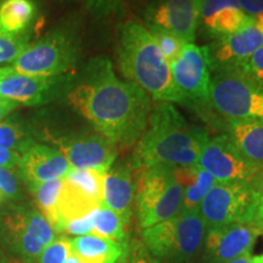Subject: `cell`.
Wrapping results in <instances>:
<instances>
[{
    "mask_svg": "<svg viewBox=\"0 0 263 263\" xmlns=\"http://www.w3.org/2000/svg\"><path fill=\"white\" fill-rule=\"evenodd\" d=\"M103 203L84 193L83 190L62 178V186L57 202V227L55 232H64L65 226L76 219L83 218L94 212Z\"/></svg>",
    "mask_w": 263,
    "mask_h": 263,
    "instance_id": "18",
    "label": "cell"
},
{
    "mask_svg": "<svg viewBox=\"0 0 263 263\" xmlns=\"http://www.w3.org/2000/svg\"><path fill=\"white\" fill-rule=\"evenodd\" d=\"M71 252V240L65 236L57 238L47 245L39 256V263H65Z\"/></svg>",
    "mask_w": 263,
    "mask_h": 263,
    "instance_id": "32",
    "label": "cell"
},
{
    "mask_svg": "<svg viewBox=\"0 0 263 263\" xmlns=\"http://www.w3.org/2000/svg\"><path fill=\"white\" fill-rule=\"evenodd\" d=\"M54 83V78L35 77L20 73L12 67H0V97L17 104H42Z\"/></svg>",
    "mask_w": 263,
    "mask_h": 263,
    "instance_id": "17",
    "label": "cell"
},
{
    "mask_svg": "<svg viewBox=\"0 0 263 263\" xmlns=\"http://www.w3.org/2000/svg\"><path fill=\"white\" fill-rule=\"evenodd\" d=\"M74 61L73 42L64 32L57 31L27 47L12 62V68L28 76L55 78L70 70Z\"/></svg>",
    "mask_w": 263,
    "mask_h": 263,
    "instance_id": "8",
    "label": "cell"
},
{
    "mask_svg": "<svg viewBox=\"0 0 263 263\" xmlns=\"http://www.w3.org/2000/svg\"><path fill=\"white\" fill-rule=\"evenodd\" d=\"M21 155L14 151L8 150H0V167H5V168H15L18 166Z\"/></svg>",
    "mask_w": 263,
    "mask_h": 263,
    "instance_id": "40",
    "label": "cell"
},
{
    "mask_svg": "<svg viewBox=\"0 0 263 263\" xmlns=\"http://www.w3.org/2000/svg\"><path fill=\"white\" fill-rule=\"evenodd\" d=\"M227 137L244 159L263 167V122L230 123Z\"/></svg>",
    "mask_w": 263,
    "mask_h": 263,
    "instance_id": "21",
    "label": "cell"
},
{
    "mask_svg": "<svg viewBox=\"0 0 263 263\" xmlns=\"http://www.w3.org/2000/svg\"><path fill=\"white\" fill-rule=\"evenodd\" d=\"M0 263H5V256L3 254L2 248H0Z\"/></svg>",
    "mask_w": 263,
    "mask_h": 263,
    "instance_id": "47",
    "label": "cell"
},
{
    "mask_svg": "<svg viewBox=\"0 0 263 263\" xmlns=\"http://www.w3.org/2000/svg\"><path fill=\"white\" fill-rule=\"evenodd\" d=\"M105 174L97 170H70L64 178L103 203Z\"/></svg>",
    "mask_w": 263,
    "mask_h": 263,
    "instance_id": "28",
    "label": "cell"
},
{
    "mask_svg": "<svg viewBox=\"0 0 263 263\" xmlns=\"http://www.w3.org/2000/svg\"><path fill=\"white\" fill-rule=\"evenodd\" d=\"M71 170H97L106 173L117 156V146L101 134H88L57 140Z\"/></svg>",
    "mask_w": 263,
    "mask_h": 263,
    "instance_id": "12",
    "label": "cell"
},
{
    "mask_svg": "<svg viewBox=\"0 0 263 263\" xmlns=\"http://www.w3.org/2000/svg\"><path fill=\"white\" fill-rule=\"evenodd\" d=\"M250 224L256 227L259 232L263 233V180L259 185L257 196H256L254 212H252Z\"/></svg>",
    "mask_w": 263,
    "mask_h": 263,
    "instance_id": "37",
    "label": "cell"
},
{
    "mask_svg": "<svg viewBox=\"0 0 263 263\" xmlns=\"http://www.w3.org/2000/svg\"><path fill=\"white\" fill-rule=\"evenodd\" d=\"M4 227L15 251L27 263L37 262L45 246L8 217L4 219Z\"/></svg>",
    "mask_w": 263,
    "mask_h": 263,
    "instance_id": "27",
    "label": "cell"
},
{
    "mask_svg": "<svg viewBox=\"0 0 263 263\" xmlns=\"http://www.w3.org/2000/svg\"><path fill=\"white\" fill-rule=\"evenodd\" d=\"M65 263H82L80 261V258L77 257L74 254H72V252H70V255L67 256V258H66Z\"/></svg>",
    "mask_w": 263,
    "mask_h": 263,
    "instance_id": "44",
    "label": "cell"
},
{
    "mask_svg": "<svg viewBox=\"0 0 263 263\" xmlns=\"http://www.w3.org/2000/svg\"><path fill=\"white\" fill-rule=\"evenodd\" d=\"M147 29H149L151 35L155 39L157 45H159L161 51H162V54L168 62L173 61L174 59L178 57L183 48L188 44L182 38H179L178 35L173 34L168 31H164V29L157 27V26L149 25Z\"/></svg>",
    "mask_w": 263,
    "mask_h": 263,
    "instance_id": "30",
    "label": "cell"
},
{
    "mask_svg": "<svg viewBox=\"0 0 263 263\" xmlns=\"http://www.w3.org/2000/svg\"><path fill=\"white\" fill-rule=\"evenodd\" d=\"M240 9L250 17L263 14V0H238Z\"/></svg>",
    "mask_w": 263,
    "mask_h": 263,
    "instance_id": "39",
    "label": "cell"
},
{
    "mask_svg": "<svg viewBox=\"0 0 263 263\" xmlns=\"http://www.w3.org/2000/svg\"><path fill=\"white\" fill-rule=\"evenodd\" d=\"M5 200H6V197H5V195L4 194H3V192L2 190H0V206L3 205V203L5 202Z\"/></svg>",
    "mask_w": 263,
    "mask_h": 263,
    "instance_id": "46",
    "label": "cell"
},
{
    "mask_svg": "<svg viewBox=\"0 0 263 263\" xmlns=\"http://www.w3.org/2000/svg\"><path fill=\"white\" fill-rule=\"evenodd\" d=\"M28 47V35H11L0 29V65L12 64Z\"/></svg>",
    "mask_w": 263,
    "mask_h": 263,
    "instance_id": "31",
    "label": "cell"
},
{
    "mask_svg": "<svg viewBox=\"0 0 263 263\" xmlns=\"http://www.w3.org/2000/svg\"><path fill=\"white\" fill-rule=\"evenodd\" d=\"M252 257L254 256L251 255V252H246V254L239 256V257L230 259V261L226 263H252Z\"/></svg>",
    "mask_w": 263,
    "mask_h": 263,
    "instance_id": "42",
    "label": "cell"
},
{
    "mask_svg": "<svg viewBox=\"0 0 263 263\" xmlns=\"http://www.w3.org/2000/svg\"><path fill=\"white\" fill-rule=\"evenodd\" d=\"M126 227L127 223L122 217L106 206L101 205L94 211L91 234L123 242L128 240Z\"/></svg>",
    "mask_w": 263,
    "mask_h": 263,
    "instance_id": "25",
    "label": "cell"
},
{
    "mask_svg": "<svg viewBox=\"0 0 263 263\" xmlns=\"http://www.w3.org/2000/svg\"><path fill=\"white\" fill-rule=\"evenodd\" d=\"M67 99L99 134L116 146L128 147L138 143L151 114L150 98L137 85L120 80L106 59L89 64L83 80Z\"/></svg>",
    "mask_w": 263,
    "mask_h": 263,
    "instance_id": "1",
    "label": "cell"
},
{
    "mask_svg": "<svg viewBox=\"0 0 263 263\" xmlns=\"http://www.w3.org/2000/svg\"><path fill=\"white\" fill-rule=\"evenodd\" d=\"M0 227H2V224H0Z\"/></svg>",
    "mask_w": 263,
    "mask_h": 263,
    "instance_id": "48",
    "label": "cell"
},
{
    "mask_svg": "<svg viewBox=\"0 0 263 263\" xmlns=\"http://www.w3.org/2000/svg\"><path fill=\"white\" fill-rule=\"evenodd\" d=\"M116 263H160L159 259L150 254L143 242L128 240L121 257Z\"/></svg>",
    "mask_w": 263,
    "mask_h": 263,
    "instance_id": "33",
    "label": "cell"
},
{
    "mask_svg": "<svg viewBox=\"0 0 263 263\" xmlns=\"http://www.w3.org/2000/svg\"><path fill=\"white\" fill-rule=\"evenodd\" d=\"M207 139L206 132L190 126L172 104L159 103L138 140L133 167L144 171L155 166H194Z\"/></svg>",
    "mask_w": 263,
    "mask_h": 263,
    "instance_id": "2",
    "label": "cell"
},
{
    "mask_svg": "<svg viewBox=\"0 0 263 263\" xmlns=\"http://www.w3.org/2000/svg\"><path fill=\"white\" fill-rule=\"evenodd\" d=\"M120 0H87L89 10L98 15H105L117 8Z\"/></svg>",
    "mask_w": 263,
    "mask_h": 263,
    "instance_id": "38",
    "label": "cell"
},
{
    "mask_svg": "<svg viewBox=\"0 0 263 263\" xmlns=\"http://www.w3.org/2000/svg\"><path fill=\"white\" fill-rule=\"evenodd\" d=\"M240 8H224L210 17L202 20L203 26L215 37L223 38L238 32L252 21Z\"/></svg>",
    "mask_w": 263,
    "mask_h": 263,
    "instance_id": "24",
    "label": "cell"
},
{
    "mask_svg": "<svg viewBox=\"0 0 263 263\" xmlns=\"http://www.w3.org/2000/svg\"><path fill=\"white\" fill-rule=\"evenodd\" d=\"M196 164L211 174L217 183H251L263 179V167L240 155L227 134L209 138Z\"/></svg>",
    "mask_w": 263,
    "mask_h": 263,
    "instance_id": "9",
    "label": "cell"
},
{
    "mask_svg": "<svg viewBox=\"0 0 263 263\" xmlns=\"http://www.w3.org/2000/svg\"><path fill=\"white\" fill-rule=\"evenodd\" d=\"M34 145L28 133L18 123L5 121L0 123V150L14 151L20 155Z\"/></svg>",
    "mask_w": 263,
    "mask_h": 263,
    "instance_id": "29",
    "label": "cell"
},
{
    "mask_svg": "<svg viewBox=\"0 0 263 263\" xmlns=\"http://www.w3.org/2000/svg\"><path fill=\"white\" fill-rule=\"evenodd\" d=\"M17 106L18 104L15 103V101L0 97V123H2V121L4 120L10 112H12Z\"/></svg>",
    "mask_w": 263,
    "mask_h": 263,
    "instance_id": "41",
    "label": "cell"
},
{
    "mask_svg": "<svg viewBox=\"0 0 263 263\" xmlns=\"http://www.w3.org/2000/svg\"><path fill=\"white\" fill-rule=\"evenodd\" d=\"M0 190L6 200H18L21 197L18 178L12 170L0 167Z\"/></svg>",
    "mask_w": 263,
    "mask_h": 263,
    "instance_id": "34",
    "label": "cell"
},
{
    "mask_svg": "<svg viewBox=\"0 0 263 263\" xmlns=\"http://www.w3.org/2000/svg\"><path fill=\"white\" fill-rule=\"evenodd\" d=\"M174 173L183 189L182 212L197 211L203 197L217 183L216 179L197 164L174 168Z\"/></svg>",
    "mask_w": 263,
    "mask_h": 263,
    "instance_id": "20",
    "label": "cell"
},
{
    "mask_svg": "<svg viewBox=\"0 0 263 263\" xmlns=\"http://www.w3.org/2000/svg\"><path fill=\"white\" fill-rule=\"evenodd\" d=\"M240 70L263 87V45L246 60Z\"/></svg>",
    "mask_w": 263,
    "mask_h": 263,
    "instance_id": "35",
    "label": "cell"
},
{
    "mask_svg": "<svg viewBox=\"0 0 263 263\" xmlns=\"http://www.w3.org/2000/svg\"><path fill=\"white\" fill-rule=\"evenodd\" d=\"M22 179L28 185L64 178L70 163L59 149L34 144L21 155L18 163Z\"/></svg>",
    "mask_w": 263,
    "mask_h": 263,
    "instance_id": "15",
    "label": "cell"
},
{
    "mask_svg": "<svg viewBox=\"0 0 263 263\" xmlns=\"http://www.w3.org/2000/svg\"><path fill=\"white\" fill-rule=\"evenodd\" d=\"M206 226L199 212H180L143 229V244L157 259L186 263L202 249Z\"/></svg>",
    "mask_w": 263,
    "mask_h": 263,
    "instance_id": "5",
    "label": "cell"
},
{
    "mask_svg": "<svg viewBox=\"0 0 263 263\" xmlns=\"http://www.w3.org/2000/svg\"><path fill=\"white\" fill-rule=\"evenodd\" d=\"M262 180L216 183L197 209L206 229L230 223L250 224Z\"/></svg>",
    "mask_w": 263,
    "mask_h": 263,
    "instance_id": "7",
    "label": "cell"
},
{
    "mask_svg": "<svg viewBox=\"0 0 263 263\" xmlns=\"http://www.w3.org/2000/svg\"><path fill=\"white\" fill-rule=\"evenodd\" d=\"M93 219L94 212H91L88 216L83 217V218L76 219V221L67 223V224L65 226L64 232H67L68 234L77 236L91 234V232H93Z\"/></svg>",
    "mask_w": 263,
    "mask_h": 263,
    "instance_id": "36",
    "label": "cell"
},
{
    "mask_svg": "<svg viewBox=\"0 0 263 263\" xmlns=\"http://www.w3.org/2000/svg\"><path fill=\"white\" fill-rule=\"evenodd\" d=\"M203 0H162L150 9L149 25L178 35L184 42L195 41Z\"/></svg>",
    "mask_w": 263,
    "mask_h": 263,
    "instance_id": "13",
    "label": "cell"
},
{
    "mask_svg": "<svg viewBox=\"0 0 263 263\" xmlns=\"http://www.w3.org/2000/svg\"><path fill=\"white\" fill-rule=\"evenodd\" d=\"M37 12L33 0H2L0 29L11 35L25 34Z\"/></svg>",
    "mask_w": 263,
    "mask_h": 263,
    "instance_id": "22",
    "label": "cell"
},
{
    "mask_svg": "<svg viewBox=\"0 0 263 263\" xmlns=\"http://www.w3.org/2000/svg\"><path fill=\"white\" fill-rule=\"evenodd\" d=\"M117 59L124 80L150 99L159 103L186 101L174 84L170 62L145 26L136 21L121 25Z\"/></svg>",
    "mask_w": 263,
    "mask_h": 263,
    "instance_id": "3",
    "label": "cell"
},
{
    "mask_svg": "<svg viewBox=\"0 0 263 263\" xmlns=\"http://www.w3.org/2000/svg\"><path fill=\"white\" fill-rule=\"evenodd\" d=\"M209 91L211 106L229 123L263 122V87L240 68L213 70Z\"/></svg>",
    "mask_w": 263,
    "mask_h": 263,
    "instance_id": "4",
    "label": "cell"
},
{
    "mask_svg": "<svg viewBox=\"0 0 263 263\" xmlns=\"http://www.w3.org/2000/svg\"><path fill=\"white\" fill-rule=\"evenodd\" d=\"M176 87L185 100L207 101L211 82L209 49L188 43L180 54L170 62Z\"/></svg>",
    "mask_w": 263,
    "mask_h": 263,
    "instance_id": "10",
    "label": "cell"
},
{
    "mask_svg": "<svg viewBox=\"0 0 263 263\" xmlns=\"http://www.w3.org/2000/svg\"><path fill=\"white\" fill-rule=\"evenodd\" d=\"M183 189L173 167L155 166L144 170L137 194L138 221L149 228L182 212Z\"/></svg>",
    "mask_w": 263,
    "mask_h": 263,
    "instance_id": "6",
    "label": "cell"
},
{
    "mask_svg": "<svg viewBox=\"0 0 263 263\" xmlns=\"http://www.w3.org/2000/svg\"><path fill=\"white\" fill-rule=\"evenodd\" d=\"M254 24H255L256 27H257L259 31L263 33V14L254 17Z\"/></svg>",
    "mask_w": 263,
    "mask_h": 263,
    "instance_id": "43",
    "label": "cell"
},
{
    "mask_svg": "<svg viewBox=\"0 0 263 263\" xmlns=\"http://www.w3.org/2000/svg\"><path fill=\"white\" fill-rule=\"evenodd\" d=\"M252 263H263V254L252 257Z\"/></svg>",
    "mask_w": 263,
    "mask_h": 263,
    "instance_id": "45",
    "label": "cell"
},
{
    "mask_svg": "<svg viewBox=\"0 0 263 263\" xmlns=\"http://www.w3.org/2000/svg\"><path fill=\"white\" fill-rule=\"evenodd\" d=\"M133 168V164H117L107 171L104 178L103 205L117 212L127 224L130 221L138 193Z\"/></svg>",
    "mask_w": 263,
    "mask_h": 263,
    "instance_id": "16",
    "label": "cell"
},
{
    "mask_svg": "<svg viewBox=\"0 0 263 263\" xmlns=\"http://www.w3.org/2000/svg\"><path fill=\"white\" fill-rule=\"evenodd\" d=\"M261 232L249 223H230L206 229L202 244L206 263H226L251 252Z\"/></svg>",
    "mask_w": 263,
    "mask_h": 263,
    "instance_id": "11",
    "label": "cell"
},
{
    "mask_svg": "<svg viewBox=\"0 0 263 263\" xmlns=\"http://www.w3.org/2000/svg\"><path fill=\"white\" fill-rule=\"evenodd\" d=\"M61 186L62 178L29 185V190L34 197L39 212L50 223L54 230L57 227V202Z\"/></svg>",
    "mask_w": 263,
    "mask_h": 263,
    "instance_id": "26",
    "label": "cell"
},
{
    "mask_svg": "<svg viewBox=\"0 0 263 263\" xmlns=\"http://www.w3.org/2000/svg\"><path fill=\"white\" fill-rule=\"evenodd\" d=\"M262 45L263 33L256 27L252 20L238 32L219 38L212 47H207L211 68H240Z\"/></svg>",
    "mask_w": 263,
    "mask_h": 263,
    "instance_id": "14",
    "label": "cell"
},
{
    "mask_svg": "<svg viewBox=\"0 0 263 263\" xmlns=\"http://www.w3.org/2000/svg\"><path fill=\"white\" fill-rule=\"evenodd\" d=\"M127 242L128 240L120 242L87 234L71 240V252L77 256L82 263H116Z\"/></svg>",
    "mask_w": 263,
    "mask_h": 263,
    "instance_id": "19",
    "label": "cell"
},
{
    "mask_svg": "<svg viewBox=\"0 0 263 263\" xmlns=\"http://www.w3.org/2000/svg\"><path fill=\"white\" fill-rule=\"evenodd\" d=\"M6 217L34 238H37L44 246L49 245L57 239V232L52 229L45 217L37 210L18 207Z\"/></svg>",
    "mask_w": 263,
    "mask_h": 263,
    "instance_id": "23",
    "label": "cell"
}]
</instances>
